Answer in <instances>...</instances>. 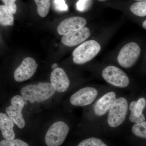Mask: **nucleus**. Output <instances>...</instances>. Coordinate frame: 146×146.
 <instances>
[{
    "label": "nucleus",
    "mask_w": 146,
    "mask_h": 146,
    "mask_svg": "<svg viewBox=\"0 0 146 146\" xmlns=\"http://www.w3.org/2000/svg\"><path fill=\"white\" fill-rule=\"evenodd\" d=\"M55 92L51 84L48 82L30 84L23 87L21 90L25 104L27 101L31 103L45 101L54 96Z\"/></svg>",
    "instance_id": "f257e3e1"
},
{
    "label": "nucleus",
    "mask_w": 146,
    "mask_h": 146,
    "mask_svg": "<svg viewBox=\"0 0 146 146\" xmlns=\"http://www.w3.org/2000/svg\"><path fill=\"white\" fill-rule=\"evenodd\" d=\"M101 49L100 45L95 40L84 42L73 52V61L78 65L87 63L96 56Z\"/></svg>",
    "instance_id": "f03ea898"
},
{
    "label": "nucleus",
    "mask_w": 146,
    "mask_h": 146,
    "mask_svg": "<svg viewBox=\"0 0 146 146\" xmlns=\"http://www.w3.org/2000/svg\"><path fill=\"white\" fill-rule=\"evenodd\" d=\"M127 100L121 97L117 99L109 110L108 123L110 126L115 128L121 125L125 121L127 114Z\"/></svg>",
    "instance_id": "7ed1b4c3"
},
{
    "label": "nucleus",
    "mask_w": 146,
    "mask_h": 146,
    "mask_svg": "<svg viewBox=\"0 0 146 146\" xmlns=\"http://www.w3.org/2000/svg\"><path fill=\"white\" fill-rule=\"evenodd\" d=\"M70 128L62 121L54 123L48 129L45 136V143L48 146H60L64 143Z\"/></svg>",
    "instance_id": "20e7f679"
},
{
    "label": "nucleus",
    "mask_w": 146,
    "mask_h": 146,
    "mask_svg": "<svg viewBox=\"0 0 146 146\" xmlns=\"http://www.w3.org/2000/svg\"><path fill=\"white\" fill-rule=\"evenodd\" d=\"M141 54V48L137 43H128L120 50L117 57L118 63L123 68H131L137 62Z\"/></svg>",
    "instance_id": "39448f33"
},
{
    "label": "nucleus",
    "mask_w": 146,
    "mask_h": 146,
    "mask_svg": "<svg viewBox=\"0 0 146 146\" xmlns=\"http://www.w3.org/2000/svg\"><path fill=\"white\" fill-rule=\"evenodd\" d=\"M102 75L107 82L116 87L125 88L129 84V78L126 74L115 66H108L103 71Z\"/></svg>",
    "instance_id": "423d86ee"
},
{
    "label": "nucleus",
    "mask_w": 146,
    "mask_h": 146,
    "mask_svg": "<svg viewBox=\"0 0 146 146\" xmlns=\"http://www.w3.org/2000/svg\"><path fill=\"white\" fill-rule=\"evenodd\" d=\"M11 106L7 108L6 112L12 121L20 129L25 125V122L22 115V110L25 106V101L22 96L17 95L11 99Z\"/></svg>",
    "instance_id": "0eeeda50"
},
{
    "label": "nucleus",
    "mask_w": 146,
    "mask_h": 146,
    "mask_svg": "<svg viewBox=\"0 0 146 146\" xmlns=\"http://www.w3.org/2000/svg\"><path fill=\"white\" fill-rule=\"evenodd\" d=\"M98 94L97 89L94 87H85L73 94L70 98V102L75 106H86L94 102Z\"/></svg>",
    "instance_id": "6e6552de"
},
{
    "label": "nucleus",
    "mask_w": 146,
    "mask_h": 146,
    "mask_svg": "<svg viewBox=\"0 0 146 146\" xmlns=\"http://www.w3.org/2000/svg\"><path fill=\"white\" fill-rule=\"evenodd\" d=\"M38 65L34 58L27 57L22 61L14 73V78L18 82H22L28 80L34 74Z\"/></svg>",
    "instance_id": "1a4fd4ad"
},
{
    "label": "nucleus",
    "mask_w": 146,
    "mask_h": 146,
    "mask_svg": "<svg viewBox=\"0 0 146 146\" xmlns=\"http://www.w3.org/2000/svg\"><path fill=\"white\" fill-rule=\"evenodd\" d=\"M86 20L84 18L74 16L65 19L57 27L58 33L61 35H66L72 32L76 31L85 27Z\"/></svg>",
    "instance_id": "9d476101"
},
{
    "label": "nucleus",
    "mask_w": 146,
    "mask_h": 146,
    "mask_svg": "<svg viewBox=\"0 0 146 146\" xmlns=\"http://www.w3.org/2000/svg\"><path fill=\"white\" fill-rule=\"evenodd\" d=\"M51 84L56 91L63 93L67 91L70 85V81L65 71L57 68L50 75Z\"/></svg>",
    "instance_id": "9b49d317"
},
{
    "label": "nucleus",
    "mask_w": 146,
    "mask_h": 146,
    "mask_svg": "<svg viewBox=\"0 0 146 146\" xmlns=\"http://www.w3.org/2000/svg\"><path fill=\"white\" fill-rule=\"evenodd\" d=\"M91 35L90 30L84 27L76 31L72 32L62 36L61 42L68 47H73L84 42Z\"/></svg>",
    "instance_id": "f8f14e48"
},
{
    "label": "nucleus",
    "mask_w": 146,
    "mask_h": 146,
    "mask_svg": "<svg viewBox=\"0 0 146 146\" xmlns=\"http://www.w3.org/2000/svg\"><path fill=\"white\" fill-rule=\"evenodd\" d=\"M116 99V94L113 91L104 94L95 105L94 111L95 115L98 116L105 115Z\"/></svg>",
    "instance_id": "ddd939ff"
},
{
    "label": "nucleus",
    "mask_w": 146,
    "mask_h": 146,
    "mask_svg": "<svg viewBox=\"0 0 146 146\" xmlns=\"http://www.w3.org/2000/svg\"><path fill=\"white\" fill-rule=\"evenodd\" d=\"M146 106V100L143 98H140L138 100L133 101L131 103L129 106L131 111L129 119L131 122L137 123L145 121V117L143 112Z\"/></svg>",
    "instance_id": "4468645a"
},
{
    "label": "nucleus",
    "mask_w": 146,
    "mask_h": 146,
    "mask_svg": "<svg viewBox=\"0 0 146 146\" xmlns=\"http://www.w3.org/2000/svg\"><path fill=\"white\" fill-rule=\"evenodd\" d=\"M14 123L5 113L0 112V130L3 138L7 140L15 139Z\"/></svg>",
    "instance_id": "2eb2a0df"
},
{
    "label": "nucleus",
    "mask_w": 146,
    "mask_h": 146,
    "mask_svg": "<svg viewBox=\"0 0 146 146\" xmlns=\"http://www.w3.org/2000/svg\"><path fill=\"white\" fill-rule=\"evenodd\" d=\"M14 19L11 11L6 6L0 5V24L5 26H13Z\"/></svg>",
    "instance_id": "dca6fc26"
},
{
    "label": "nucleus",
    "mask_w": 146,
    "mask_h": 146,
    "mask_svg": "<svg viewBox=\"0 0 146 146\" xmlns=\"http://www.w3.org/2000/svg\"><path fill=\"white\" fill-rule=\"evenodd\" d=\"M50 0H35L37 5V11L42 18L46 17L49 12Z\"/></svg>",
    "instance_id": "f3484780"
},
{
    "label": "nucleus",
    "mask_w": 146,
    "mask_h": 146,
    "mask_svg": "<svg viewBox=\"0 0 146 146\" xmlns=\"http://www.w3.org/2000/svg\"><path fill=\"white\" fill-rule=\"evenodd\" d=\"M130 11L136 16L145 17L146 16V2L138 1L134 3L131 6Z\"/></svg>",
    "instance_id": "a211bd4d"
},
{
    "label": "nucleus",
    "mask_w": 146,
    "mask_h": 146,
    "mask_svg": "<svg viewBox=\"0 0 146 146\" xmlns=\"http://www.w3.org/2000/svg\"><path fill=\"white\" fill-rule=\"evenodd\" d=\"M132 131L133 134L140 138H146V122L135 124L132 127Z\"/></svg>",
    "instance_id": "6ab92c4d"
},
{
    "label": "nucleus",
    "mask_w": 146,
    "mask_h": 146,
    "mask_svg": "<svg viewBox=\"0 0 146 146\" xmlns=\"http://www.w3.org/2000/svg\"><path fill=\"white\" fill-rule=\"evenodd\" d=\"M78 146H108L100 139L92 137L82 141Z\"/></svg>",
    "instance_id": "aec40b11"
},
{
    "label": "nucleus",
    "mask_w": 146,
    "mask_h": 146,
    "mask_svg": "<svg viewBox=\"0 0 146 146\" xmlns=\"http://www.w3.org/2000/svg\"><path fill=\"white\" fill-rule=\"evenodd\" d=\"M0 146H29L28 144L20 139L3 140L0 142Z\"/></svg>",
    "instance_id": "412c9836"
},
{
    "label": "nucleus",
    "mask_w": 146,
    "mask_h": 146,
    "mask_svg": "<svg viewBox=\"0 0 146 146\" xmlns=\"http://www.w3.org/2000/svg\"><path fill=\"white\" fill-rule=\"evenodd\" d=\"M53 3L54 9L57 11L63 12L68 10V7L65 0H53Z\"/></svg>",
    "instance_id": "4be33fe9"
},
{
    "label": "nucleus",
    "mask_w": 146,
    "mask_h": 146,
    "mask_svg": "<svg viewBox=\"0 0 146 146\" xmlns=\"http://www.w3.org/2000/svg\"><path fill=\"white\" fill-rule=\"evenodd\" d=\"M5 5L11 11L13 14H15L17 11V6L15 2L16 0H2Z\"/></svg>",
    "instance_id": "5701e85b"
},
{
    "label": "nucleus",
    "mask_w": 146,
    "mask_h": 146,
    "mask_svg": "<svg viewBox=\"0 0 146 146\" xmlns=\"http://www.w3.org/2000/svg\"><path fill=\"white\" fill-rule=\"evenodd\" d=\"M89 0H79L76 3L77 9L80 11L85 10L89 3Z\"/></svg>",
    "instance_id": "b1692460"
},
{
    "label": "nucleus",
    "mask_w": 146,
    "mask_h": 146,
    "mask_svg": "<svg viewBox=\"0 0 146 146\" xmlns=\"http://www.w3.org/2000/svg\"><path fill=\"white\" fill-rule=\"evenodd\" d=\"M58 66V65L57 63H54V64H52V69L54 70V69L57 68Z\"/></svg>",
    "instance_id": "393cba45"
},
{
    "label": "nucleus",
    "mask_w": 146,
    "mask_h": 146,
    "mask_svg": "<svg viewBox=\"0 0 146 146\" xmlns=\"http://www.w3.org/2000/svg\"><path fill=\"white\" fill-rule=\"evenodd\" d=\"M143 27L144 28V29H146V20H145V21H144L143 23Z\"/></svg>",
    "instance_id": "a878e982"
},
{
    "label": "nucleus",
    "mask_w": 146,
    "mask_h": 146,
    "mask_svg": "<svg viewBox=\"0 0 146 146\" xmlns=\"http://www.w3.org/2000/svg\"><path fill=\"white\" fill-rule=\"evenodd\" d=\"M136 1H138L146 2V0H136Z\"/></svg>",
    "instance_id": "bb28decb"
},
{
    "label": "nucleus",
    "mask_w": 146,
    "mask_h": 146,
    "mask_svg": "<svg viewBox=\"0 0 146 146\" xmlns=\"http://www.w3.org/2000/svg\"><path fill=\"white\" fill-rule=\"evenodd\" d=\"M98 1H106V0H98Z\"/></svg>",
    "instance_id": "cd10ccee"
}]
</instances>
